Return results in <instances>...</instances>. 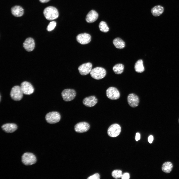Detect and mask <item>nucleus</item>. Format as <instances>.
Here are the masks:
<instances>
[{"mask_svg":"<svg viewBox=\"0 0 179 179\" xmlns=\"http://www.w3.org/2000/svg\"><path fill=\"white\" fill-rule=\"evenodd\" d=\"M43 13L45 18L47 20H53L57 18L59 16L57 9L55 7L49 6L45 8Z\"/></svg>","mask_w":179,"mask_h":179,"instance_id":"f257e3e1","label":"nucleus"},{"mask_svg":"<svg viewBox=\"0 0 179 179\" xmlns=\"http://www.w3.org/2000/svg\"><path fill=\"white\" fill-rule=\"evenodd\" d=\"M91 76L96 80H100L104 78L106 74V71L104 68L97 67L92 69L90 72Z\"/></svg>","mask_w":179,"mask_h":179,"instance_id":"f03ea898","label":"nucleus"},{"mask_svg":"<svg viewBox=\"0 0 179 179\" xmlns=\"http://www.w3.org/2000/svg\"><path fill=\"white\" fill-rule=\"evenodd\" d=\"M23 93L20 86H16L12 88L10 93L11 98L15 101H19L22 98Z\"/></svg>","mask_w":179,"mask_h":179,"instance_id":"7ed1b4c3","label":"nucleus"},{"mask_svg":"<svg viewBox=\"0 0 179 179\" xmlns=\"http://www.w3.org/2000/svg\"><path fill=\"white\" fill-rule=\"evenodd\" d=\"M37 161L36 156L33 154L26 152L24 153L22 157V161L25 165H30L35 164Z\"/></svg>","mask_w":179,"mask_h":179,"instance_id":"20e7f679","label":"nucleus"},{"mask_svg":"<svg viewBox=\"0 0 179 179\" xmlns=\"http://www.w3.org/2000/svg\"><path fill=\"white\" fill-rule=\"evenodd\" d=\"M45 118L47 122L50 124H53L60 121L61 116L58 112L53 111L47 113L45 116Z\"/></svg>","mask_w":179,"mask_h":179,"instance_id":"39448f33","label":"nucleus"},{"mask_svg":"<svg viewBox=\"0 0 179 179\" xmlns=\"http://www.w3.org/2000/svg\"><path fill=\"white\" fill-rule=\"evenodd\" d=\"M76 95L75 90L73 89H65L61 93L62 96L63 100L66 101H69L73 100Z\"/></svg>","mask_w":179,"mask_h":179,"instance_id":"423d86ee","label":"nucleus"},{"mask_svg":"<svg viewBox=\"0 0 179 179\" xmlns=\"http://www.w3.org/2000/svg\"><path fill=\"white\" fill-rule=\"evenodd\" d=\"M106 94L107 96L111 100H116L119 98L120 93L118 90L116 88L110 87L106 90Z\"/></svg>","mask_w":179,"mask_h":179,"instance_id":"0eeeda50","label":"nucleus"},{"mask_svg":"<svg viewBox=\"0 0 179 179\" xmlns=\"http://www.w3.org/2000/svg\"><path fill=\"white\" fill-rule=\"evenodd\" d=\"M121 130V127L119 125L117 124H114L109 127L107 133L108 135L111 137H116L119 134Z\"/></svg>","mask_w":179,"mask_h":179,"instance_id":"6e6552de","label":"nucleus"},{"mask_svg":"<svg viewBox=\"0 0 179 179\" xmlns=\"http://www.w3.org/2000/svg\"><path fill=\"white\" fill-rule=\"evenodd\" d=\"M20 86L22 91L24 94L30 95L34 92V87L29 82L24 81L21 84Z\"/></svg>","mask_w":179,"mask_h":179,"instance_id":"1a4fd4ad","label":"nucleus"},{"mask_svg":"<svg viewBox=\"0 0 179 179\" xmlns=\"http://www.w3.org/2000/svg\"><path fill=\"white\" fill-rule=\"evenodd\" d=\"M76 39L77 42L82 45H85L89 43L91 41V36L90 35L86 33H84L78 35Z\"/></svg>","mask_w":179,"mask_h":179,"instance_id":"9d476101","label":"nucleus"},{"mask_svg":"<svg viewBox=\"0 0 179 179\" xmlns=\"http://www.w3.org/2000/svg\"><path fill=\"white\" fill-rule=\"evenodd\" d=\"M90 128V125L87 122H81L77 123L74 126L75 131L78 133H83L88 131Z\"/></svg>","mask_w":179,"mask_h":179,"instance_id":"9b49d317","label":"nucleus"},{"mask_svg":"<svg viewBox=\"0 0 179 179\" xmlns=\"http://www.w3.org/2000/svg\"><path fill=\"white\" fill-rule=\"evenodd\" d=\"M92 64L90 62L83 64L78 67V69L80 74L82 75H85L89 74L91 71Z\"/></svg>","mask_w":179,"mask_h":179,"instance_id":"f8f14e48","label":"nucleus"},{"mask_svg":"<svg viewBox=\"0 0 179 179\" xmlns=\"http://www.w3.org/2000/svg\"><path fill=\"white\" fill-rule=\"evenodd\" d=\"M127 101L131 107H135L137 106L139 103V99L135 94L132 93L129 94L127 97Z\"/></svg>","mask_w":179,"mask_h":179,"instance_id":"ddd939ff","label":"nucleus"},{"mask_svg":"<svg viewBox=\"0 0 179 179\" xmlns=\"http://www.w3.org/2000/svg\"><path fill=\"white\" fill-rule=\"evenodd\" d=\"M97 102V99L94 96H91L86 97L83 101V104L89 107L94 106Z\"/></svg>","mask_w":179,"mask_h":179,"instance_id":"4468645a","label":"nucleus"},{"mask_svg":"<svg viewBox=\"0 0 179 179\" xmlns=\"http://www.w3.org/2000/svg\"><path fill=\"white\" fill-rule=\"evenodd\" d=\"M24 48L28 51H33L35 47V43L34 40L31 38L26 39L23 43Z\"/></svg>","mask_w":179,"mask_h":179,"instance_id":"2eb2a0df","label":"nucleus"},{"mask_svg":"<svg viewBox=\"0 0 179 179\" xmlns=\"http://www.w3.org/2000/svg\"><path fill=\"white\" fill-rule=\"evenodd\" d=\"M98 16V14L96 11L94 10H91L87 14L86 20L88 23L93 22L97 20Z\"/></svg>","mask_w":179,"mask_h":179,"instance_id":"dca6fc26","label":"nucleus"},{"mask_svg":"<svg viewBox=\"0 0 179 179\" xmlns=\"http://www.w3.org/2000/svg\"><path fill=\"white\" fill-rule=\"evenodd\" d=\"M2 130L7 133H12L15 131L17 128L16 125L14 123H6L1 126Z\"/></svg>","mask_w":179,"mask_h":179,"instance_id":"f3484780","label":"nucleus"},{"mask_svg":"<svg viewBox=\"0 0 179 179\" xmlns=\"http://www.w3.org/2000/svg\"><path fill=\"white\" fill-rule=\"evenodd\" d=\"M11 11L12 14L16 17L22 16L24 13L23 8L21 6L16 5L12 7Z\"/></svg>","mask_w":179,"mask_h":179,"instance_id":"a211bd4d","label":"nucleus"},{"mask_svg":"<svg viewBox=\"0 0 179 179\" xmlns=\"http://www.w3.org/2000/svg\"><path fill=\"white\" fill-rule=\"evenodd\" d=\"M164 10V7L160 5H157L153 7L151 9V12L153 15L155 17L161 15Z\"/></svg>","mask_w":179,"mask_h":179,"instance_id":"6ab92c4d","label":"nucleus"},{"mask_svg":"<svg viewBox=\"0 0 179 179\" xmlns=\"http://www.w3.org/2000/svg\"><path fill=\"white\" fill-rule=\"evenodd\" d=\"M173 167L172 163L170 162H166L164 163L162 165V170L166 173H169L172 171Z\"/></svg>","mask_w":179,"mask_h":179,"instance_id":"aec40b11","label":"nucleus"},{"mask_svg":"<svg viewBox=\"0 0 179 179\" xmlns=\"http://www.w3.org/2000/svg\"><path fill=\"white\" fill-rule=\"evenodd\" d=\"M113 42L115 46L118 49H123L125 46L124 42L119 38H117L114 39Z\"/></svg>","mask_w":179,"mask_h":179,"instance_id":"412c9836","label":"nucleus"},{"mask_svg":"<svg viewBox=\"0 0 179 179\" xmlns=\"http://www.w3.org/2000/svg\"><path fill=\"white\" fill-rule=\"evenodd\" d=\"M134 69L135 71L138 73H141L144 71V68L142 60L139 59L136 61L134 65Z\"/></svg>","mask_w":179,"mask_h":179,"instance_id":"4be33fe9","label":"nucleus"},{"mask_svg":"<svg viewBox=\"0 0 179 179\" xmlns=\"http://www.w3.org/2000/svg\"><path fill=\"white\" fill-rule=\"evenodd\" d=\"M124 66L122 64H117L113 67V70L116 74H120L123 73L124 69Z\"/></svg>","mask_w":179,"mask_h":179,"instance_id":"5701e85b","label":"nucleus"},{"mask_svg":"<svg viewBox=\"0 0 179 179\" xmlns=\"http://www.w3.org/2000/svg\"><path fill=\"white\" fill-rule=\"evenodd\" d=\"M99 27L100 31L105 33L107 32L109 30L106 23L104 21H102L99 24Z\"/></svg>","mask_w":179,"mask_h":179,"instance_id":"b1692460","label":"nucleus"},{"mask_svg":"<svg viewBox=\"0 0 179 179\" xmlns=\"http://www.w3.org/2000/svg\"><path fill=\"white\" fill-rule=\"evenodd\" d=\"M113 177L115 179H118L122 177V171L119 170H115L112 172Z\"/></svg>","mask_w":179,"mask_h":179,"instance_id":"393cba45","label":"nucleus"},{"mask_svg":"<svg viewBox=\"0 0 179 179\" xmlns=\"http://www.w3.org/2000/svg\"><path fill=\"white\" fill-rule=\"evenodd\" d=\"M56 25V23L55 21L51 22L48 25L47 30L48 31H50L53 30Z\"/></svg>","mask_w":179,"mask_h":179,"instance_id":"a878e982","label":"nucleus"},{"mask_svg":"<svg viewBox=\"0 0 179 179\" xmlns=\"http://www.w3.org/2000/svg\"><path fill=\"white\" fill-rule=\"evenodd\" d=\"M100 176L99 175L96 173L89 177L88 179H100Z\"/></svg>","mask_w":179,"mask_h":179,"instance_id":"bb28decb","label":"nucleus"},{"mask_svg":"<svg viewBox=\"0 0 179 179\" xmlns=\"http://www.w3.org/2000/svg\"><path fill=\"white\" fill-rule=\"evenodd\" d=\"M121 178L122 179H129L130 178V175L128 173H125L122 175Z\"/></svg>","mask_w":179,"mask_h":179,"instance_id":"cd10ccee","label":"nucleus"},{"mask_svg":"<svg viewBox=\"0 0 179 179\" xmlns=\"http://www.w3.org/2000/svg\"><path fill=\"white\" fill-rule=\"evenodd\" d=\"M154 138L153 136L151 135H150L148 138V141L150 143H152L153 140Z\"/></svg>","mask_w":179,"mask_h":179,"instance_id":"c85d7f7f","label":"nucleus"},{"mask_svg":"<svg viewBox=\"0 0 179 179\" xmlns=\"http://www.w3.org/2000/svg\"><path fill=\"white\" fill-rule=\"evenodd\" d=\"M140 135L139 133H137L135 135V140L136 141H137L140 139Z\"/></svg>","mask_w":179,"mask_h":179,"instance_id":"c756f323","label":"nucleus"},{"mask_svg":"<svg viewBox=\"0 0 179 179\" xmlns=\"http://www.w3.org/2000/svg\"><path fill=\"white\" fill-rule=\"evenodd\" d=\"M50 0H39V1L42 3H45L48 2Z\"/></svg>","mask_w":179,"mask_h":179,"instance_id":"7c9ffc66","label":"nucleus"},{"mask_svg":"<svg viewBox=\"0 0 179 179\" xmlns=\"http://www.w3.org/2000/svg\"><path fill=\"white\" fill-rule=\"evenodd\" d=\"M178 122H179V120H178Z\"/></svg>","mask_w":179,"mask_h":179,"instance_id":"2f4dec72","label":"nucleus"}]
</instances>
